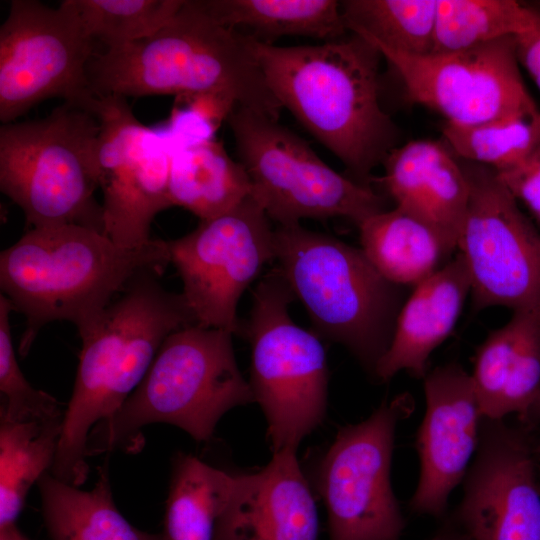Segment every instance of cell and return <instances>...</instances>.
Wrapping results in <instances>:
<instances>
[{
    "label": "cell",
    "mask_w": 540,
    "mask_h": 540,
    "mask_svg": "<svg viewBox=\"0 0 540 540\" xmlns=\"http://www.w3.org/2000/svg\"><path fill=\"white\" fill-rule=\"evenodd\" d=\"M226 121L250 178L251 195L277 226L331 217L358 226L385 210L381 195L333 170L278 119L236 106Z\"/></svg>",
    "instance_id": "9"
},
{
    "label": "cell",
    "mask_w": 540,
    "mask_h": 540,
    "mask_svg": "<svg viewBox=\"0 0 540 540\" xmlns=\"http://www.w3.org/2000/svg\"><path fill=\"white\" fill-rule=\"evenodd\" d=\"M169 263L167 240L130 248L86 226L31 228L0 254L1 294L26 319L20 354L49 322L69 321L84 337L134 278Z\"/></svg>",
    "instance_id": "2"
},
{
    "label": "cell",
    "mask_w": 540,
    "mask_h": 540,
    "mask_svg": "<svg viewBox=\"0 0 540 540\" xmlns=\"http://www.w3.org/2000/svg\"><path fill=\"white\" fill-rule=\"evenodd\" d=\"M513 312L479 347L471 378L482 418L527 423L540 394V303Z\"/></svg>",
    "instance_id": "19"
},
{
    "label": "cell",
    "mask_w": 540,
    "mask_h": 540,
    "mask_svg": "<svg viewBox=\"0 0 540 540\" xmlns=\"http://www.w3.org/2000/svg\"><path fill=\"white\" fill-rule=\"evenodd\" d=\"M275 260L315 333L340 343L373 373L401 309L400 286L384 278L361 248L299 224L274 230Z\"/></svg>",
    "instance_id": "6"
},
{
    "label": "cell",
    "mask_w": 540,
    "mask_h": 540,
    "mask_svg": "<svg viewBox=\"0 0 540 540\" xmlns=\"http://www.w3.org/2000/svg\"><path fill=\"white\" fill-rule=\"evenodd\" d=\"M295 296L276 266L252 295L249 318L238 334L251 346L249 385L267 420L273 452L297 450L324 420L328 366L320 337L289 314Z\"/></svg>",
    "instance_id": "8"
},
{
    "label": "cell",
    "mask_w": 540,
    "mask_h": 540,
    "mask_svg": "<svg viewBox=\"0 0 540 540\" xmlns=\"http://www.w3.org/2000/svg\"><path fill=\"white\" fill-rule=\"evenodd\" d=\"M96 114L63 102L42 119L0 127V189L32 228L75 224L103 230ZM105 234V233H104Z\"/></svg>",
    "instance_id": "7"
},
{
    "label": "cell",
    "mask_w": 540,
    "mask_h": 540,
    "mask_svg": "<svg viewBox=\"0 0 540 540\" xmlns=\"http://www.w3.org/2000/svg\"><path fill=\"white\" fill-rule=\"evenodd\" d=\"M358 228L368 260L398 286L415 287L456 249L435 227L399 207L368 217Z\"/></svg>",
    "instance_id": "22"
},
{
    "label": "cell",
    "mask_w": 540,
    "mask_h": 540,
    "mask_svg": "<svg viewBox=\"0 0 540 540\" xmlns=\"http://www.w3.org/2000/svg\"><path fill=\"white\" fill-rule=\"evenodd\" d=\"M44 524L51 540H163L131 525L117 509L107 467L85 491L46 473L39 481Z\"/></svg>",
    "instance_id": "24"
},
{
    "label": "cell",
    "mask_w": 540,
    "mask_h": 540,
    "mask_svg": "<svg viewBox=\"0 0 540 540\" xmlns=\"http://www.w3.org/2000/svg\"><path fill=\"white\" fill-rule=\"evenodd\" d=\"M469 200L458 238L476 309L540 303V233L492 168L462 165Z\"/></svg>",
    "instance_id": "12"
},
{
    "label": "cell",
    "mask_w": 540,
    "mask_h": 540,
    "mask_svg": "<svg viewBox=\"0 0 540 540\" xmlns=\"http://www.w3.org/2000/svg\"><path fill=\"white\" fill-rule=\"evenodd\" d=\"M438 0L341 1L346 29L376 48L408 55L432 52Z\"/></svg>",
    "instance_id": "28"
},
{
    "label": "cell",
    "mask_w": 540,
    "mask_h": 540,
    "mask_svg": "<svg viewBox=\"0 0 540 540\" xmlns=\"http://www.w3.org/2000/svg\"><path fill=\"white\" fill-rule=\"evenodd\" d=\"M538 398H540V394H539ZM538 398H537V399H538ZM537 399H536V400H537Z\"/></svg>",
    "instance_id": "37"
},
{
    "label": "cell",
    "mask_w": 540,
    "mask_h": 540,
    "mask_svg": "<svg viewBox=\"0 0 540 540\" xmlns=\"http://www.w3.org/2000/svg\"><path fill=\"white\" fill-rule=\"evenodd\" d=\"M252 48L281 107L340 159L356 182L370 186L372 169L397 138L380 105L378 49L355 33L285 47L252 39Z\"/></svg>",
    "instance_id": "1"
},
{
    "label": "cell",
    "mask_w": 540,
    "mask_h": 540,
    "mask_svg": "<svg viewBox=\"0 0 540 540\" xmlns=\"http://www.w3.org/2000/svg\"><path fill=\"white\" fill-rule=\"evenodd\" d=\"M442 134L458 156L504 174L524 165L540 147V111L476 125L446 122Z\"/></svg>",
    "instance_id": "30"
},
{
    "label": "cell",
    "mask_w": 540,
    "mask_h": 540,
    "mask_svg": "<svg viewBox=\"0 0 540 540\" xmlns=\"http://www.w3.org/2000/svg\"><path fill=\"white\" fill-rule=\"evenodd\" d=\"M99 188L103 230L119 245L140 247L150 238L155 216L172 207L169 166L173 143L168 132L141 123L126 97L99 96Z\"/></svg>",
    "instance_id": "15"
},
{
    "label": "cell",
    "mask_w": 540,
    "mask_h": 540,
    "mask_svg": "<svg viewBox=\"0 0 540 540\" xmlns=\"http://www.w3.org/2000/svg\"><path fill=\"white\" fill-rule=\"evenodd\" d=\"M518 62L525 67L540 90V12L532 28L515 36Z\"/></svg>",
    "instance_id": "34"
},
{
    "label": "cell",
    "mask_w": 540,
    "mask_h": 540,
    "mask_svg": "<svg viewBox=\"0 0 540 540\" xmlns=\"http://www.w3.org/2000/svg\"><path fill=\"white\" fill-rule=\"evenodd\" d=\"M0 540H30L16 526L10 525L0 529Z\"/></svg>",
    "instance_id": "36"
},
{
    "label": "cell",
    "mask_w": 540,
    "mask_h": 540,
    "mask_svg": "<svg viewBox=\"0 0 540 540\" xmlns=\"http://www.w3.org/2000/svg\"><path fill=\"white\" fill-rule=\"evenodd\" d=\"M413 409L403 393L338 431L316 476L330 540H399L405 521L391 486V459L396 426Z\"/></svg>",
    "instance_id": "11"
},
{
    "label": "cell",
    "mask_w": 540,
    "mask_h": 540,
    "mask_svg": "<svg viewBox=\"0 0 540 540\" xmlns=\"http://www.w3.org/2000/svg\"><path fill=\"white\" fill-rule=\"evenodd\" d=\"M424 378L426 412L416 438L420 477L410 507L440 517L477 450L482 416L471 375L460 365L438 366Z\"/></svg>",
    "instance_id": "17"
},
{
    "label": "cell",
    "mask_w": 540,
    "mask_h": 540,
    "mask_svg": "<svg viewBox=\"0 0 540 540\" xmlns=\"http://www.w3.org/2000/svg\"><path fill=\"white\" fill-rule=\"evenodd\" d=\"M537 12L514 0H438L431 53L517 36L532 28Z\"/></svg>",
    "instance_id": "29"
},
{
    "label": "cell",
    "mask_w": 540,
    "mask_h": 540,
    "mask_svg": "<svg viewBox=\"0 0 540 540\" xmlns=\"http://www.w3.org/2000/svg\"><path fill=\"white\" fill-rule=\"evenodd\" d=\"M377 49L398 73L407 99L447 123L476 125L540 111L520 74L515 36L446 53Z\"/></svg>",
    "instance_id": "14"
},
{
    "label": "cell",
    "mask_w": 540,
    "mask_h": 540,
    "mask_svg": "<svg viewBox=\"0 0 540 540\" xmlns=\"http://www.w3.org/2000/svg\"><path fill=\"white\" fill-rule=\"evenodd\" d=\"M80 24L106 50L146 39L166 26L184 0H68Z\"/></svg>",
    "instance_id": "31"
},
{
    "label": "cell",
    "mask_w": 540,
    "mask_h": 540,
    "mask_svg": "<svg viewBox=\"0 0 540 540\" xmlns=\"http://www.w3.org/2000/svg\"><path fill=\"white\" fill-rule=\"evenodd\" d=\"M9 300L0 294V421L27 422L64 419L65 410L51 395L25 379L13 347Z\"/></svg>",
    "instance_id": "32"
},
{
    "label": "cell",
    "mask_w": 540,
    "mask_h": 540,
    "mask_svg": "<svg viewBox=\"0 0 540 540\" xmlns=\"http://www.w3.org/2000/svg\"><path fill=\"white\" fill-rule=\"evenodd\" d=\"M528 424L482 418L455 521L471 540H540V445Z\"/></svg>",
    "instance_id": "16"
},
{
    "label": "cell",
    "mask_w": 540,
    "mask_h": 540,
    "mask_svg": "<svg viewBox=\"0 0 540 540\" xmlns=\"http://www.w3.org/2000/svg\"><path fill=\"white\" fill-rule=\"evenodd\" d=\"M318 530L316 503L296 450L284 449L273 452L261 470L236 475L213 540H317Z\"/></svg>",
    "instance_id": "18"
},
{
    "label": "cell",
    "mask_w": 540,
    "mask_h": 540,
    "mask_svg": "<svg viewBox=\"0 0 540 540\" xmlns=\"http://www.w3.org/2000/svg\"><path fill=\"white\" fill-rule=\"evenodd\" d=\"M431 540H471V538L456 524L446 525Z\"/></svg>",
    "instance_id": "35"
},
{
    "label": "cell",
    "mask_w": 540,
    "mask_h": 540,
    "mask_svg": "<svg viewBox=\"0 0 540 540\" xmlns=\"http://www.w3.org/2000/svg\"><path fill=\"white\" fill-rule=\"evenodd\" d=\"M219 24L255 41L273 44L299 36L332 41L344 37L341 2L336 0H199Z\"/></svg>",
    "instance_id": "25"
},
{
    "label": "cell",
    "mask_w": 540,
    "mask_h": 540,
    "mask_svg": "<svg viewBox=\"0 0 540 540\" xmlns=\"http://www.w3.org/2000/svg\"><path fill=\"white\" fill-rule=\"evenodd\" d=\"M159 274L146 271L134 278L81 338L73 393L50 469L62 482L79 487L86 481L93 427L121 408L171 333L197 325L182 293L166 290Z\"/></svg>",
    "instance_id": "4"
},
{
    "label": "cell",
    "mask_w": 540,
    "mask_h": 540,
    "mask_svg": "<svg viewBox=\"0 0 540 540\" xmlns=\"http://www.w3.org/2000/svg\"><path fill=\"white\" fill-rule=\"evenodd\" d=\"M63 421H0V529L16 524L29 490L50 471Z\"/></svg>",
    "instance_id": "27"
},
{
    "label": "cell",
    "mask_w": 540,
    "mask_h": 540,
    "mask_svg": "<svg viewBox=\"0 0 540 540\" xmlns=\"http://www.w3.org/2000/svg\"><path fill=\"white\" fill-rule=\"evenodd\" d=\"M274 230L250 195L232 210L200 221L190 233L167 240L170 263L197 325L239 333L240 297L275 260Z\"/></svg>",
    "instance_id": "13"
},
{
    "label": "cell",
    "mask_w": 540,
    "mask_h": 540,
    "mask_svg": "<svg viewBox=\"0 0 540 540\" xmlns=\"http://www.w3.org/2000/svg\"><path fill=\"white\" fill-rule=\"evenodd\" d=\"M469 292V273L458 253L415 286L399 311L390 345L374 376L388 381L405 370L425 377L429 356L453 330Z\"/></svg>",
    "instance_id": "21"
},
{
    "label": "cell",
    "mask_w": 540,
    "mask_h": 540,
    "mask_svg": "<svg viewBox=\"0 0 540 540\" xmlns=\"http://www.w3.org/2000/svg\"><path fill=\"white\" fill-rule=\"evenodd\" d=\"M381 178L396 207L435 227L455 248L469 200L462 165L438 141L415 140L384 158Z\"/></svg>",
    "instance_id": "20"
},
{
    "label": "cell",
    "mask_w": 540,
    "mask_h": 540,
    "mask_svg": "<svg viewBox=\"0 0 540 540\" xmlns=\"http://www.w3.org/2000/svg\"><path fill=\"white\" fill-rule=\"evenodd\" d=\"M88 77L98 96L213 97L274 119L282 109L266 84L252 38L216 22L199 0H184L154 35L97 52Z\"/></svg>",
    "instance_id": "3"
},
{
    "label": "cell",
    "mask_w": 540,
    "mask_h": 540,
    "mask_svg": "<svg viewBox=\"0 0 540 540\" xmlns=\"http://www.w3.org/2000/svg\"><path fill=\"white\" fill-rule=\"evenodd\" d=\"M168 192L172 206L202 221L235 208L251 195L252 184L242 164L212 138L173 146Z\"/></svg>",
    "instance_id": "23"
},
{
    "label": "cell",
    "mask_w": 540,
    "mask_h": 540,
    "mask_svg": "<svg viewBox=\"0 0 540 540\" xmlns=\"http://www.w3.org/2000/svg\"><path fill=\"white\" fill-rule=\"evenodd\" d=\"M68 0L51 8L13 0L0 27V120L12 123L33 106L61 98L91 111L98 99L88 77L97 53Z\"/></svg>",
    "instance_id": "10"
},
{
    "label": "cell",
    "mask_w": 540,
    "mask_h": 540,
    "mask_svg": "<svg viewBox=\"0 0 540 540\" xmlns=\"http://www.w3.org/2000/svg\"><path fill=\"white\" fill-rule=\"evenodd\" d=\"M236 475L191 454L175 456L163 519V540H213L216 522L233 493Z\"/></svg>",
    "instance_id": "26"
},
{
    "label": "cell",
    "mask_w": 540,
    "mask_h": 540,
    "mask_svg": "<svg viewBox=\"0 0 540 540\" xmlns=\"http://www.w3.org/2000/svg\"><path fill=\"white\" fill-rule=\"evenodd\" d=\"M232 335L200 325L171 333L121 408L93 427L87 456L139 445V431L152 423L175 425L199 442L211 439L226 412L254 402Z\"/></svg>",
    "instance_id": "5"
},
{
    "label": "cell",
    "mask_w": 540,
    "mask_h": 540,
    "mask_svg": "<svg viewBox=\"0 0 540 540\" xmlns=\"http://www.w3.org/2000/svg\"><path fill=\"white\" fill-rule=\"evenodd\" d=\"M499 176L540 217V147L524 165Z\"/></svg>",
    "instance_id": "33"
}]
</instances>
